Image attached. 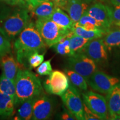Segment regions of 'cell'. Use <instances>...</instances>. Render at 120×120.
I'll return each mask as SVG.
<instances>
[{
    "label": "cell",
    "instance_id": "8fae6325",
    "mask_svg": "<svg viewBox=\"0 0 120 120\" xmlns=\"http://www.w3.org/2000/svg\"><path fill=\"white\" fill-rule=\"evenodd\" d=\"M86 12L102 23L103 28L109 30L112 25L111 7L101 2H97L88 6Z\"/></svg>",
    "mask_w": 120,
    "mask_h": 120
},
{
    "label": "cell",
    "instance_id": "cb8c5ba5",
    "mask_svg": "<svg viewBox=\"0 0 120 120\" xmlns=\"http://www.w3.org/2000/svg\"><path fill=\"white\" fill-rule=\"evenodd\" d=\"M64 72L68 76L70 82L73 86L77 87L79 89L83 90V91L87 90L88 84L85 77L79 75V73L69 68L66 69Z\"/></svg>",
    "mask_w": 120,
    "mask_h": 120
},
{
    "label": "cell",
    "instance_id": "836d02e7",
    "mask_svg": "<svg viewBox=\"0 0 120 120\" xmlns=\"http://www.w3.org/2000/svg\"><path fill=\"white\" fill-rule=\"evenodd\" d=\"M47 1H49V0H30L29 3L28 4V8L29 10H30L37 6L39 4Z\"/></svg>",
    "mask_w": 120,
    "mask_h": 120
},
{
    "label": "cell",
    "instance_id": "2e32d148",
    "mask_svg": "<svg viewBox=\"0 0 120 120\" xmlns=\"http://www.w3.org/2000/svg\"><path fill=\"white\" fill-rule=\"evenodd\" d=\"M50 19L61 27L68 31H72L75 24L70 16L58 7H56Z\"/></svg>",
    "mask_w": 120,
    "mask_h": 120
},
{
    "label": "cell",
    "instance_id": "e575fe53",
    "mask_svg": "<svg viewBox=\"0 0 120 120\" xmlns=\"http://www.w3.org/2000/svg\"><path fill=\"white\" fill-rule=\"evenodd\" d=\"M56 7H58L62 10L66 5L68 0H51Z\"/></svg>",
    "mask_w": 120,
    "mask_h": 120
},
{
    "label": "cell",
    "instance_id": "8992f818",
    "mask_svg": "<svg viewBox=\"0 0 120 120\" xmlns=\"http://www.w3.org/2000/svg\"><path fill=\"white\" fill-rule=\"evenodd\" d=\"M61 96L64 106L76 120H85L83 101L77 88L70 82L68 88Z\"/></svg>",
    "mask_w": 120,
    "mask_h": 120
},
{
    "label": "cell",
    "instance_id": "9c48e42d",
    "mask_svg": "<svg viewBox=\"0 0 120 120\" xmlns=\"http://www.w3.org/2000/svg\"><path fill=\"white\" fill-rule=\"evenodd\" d=\"M53 99L43 93L34 99L31 120H45L51 117L55 110Z\"/></svg>",
    "mask_w": 120,
    "mask_h": 120
},
{
    "label": "cell",
    "instance_id": "4316f807",
    "mask_svg": "<svg viewBox=\"0 0 120 120\" xmlns=\"http://www.w3.org/2000/svg\"><path fill=\"white\" fill-rule=\"evenodd\" d=\"M44 54L36 52L28 57L27 60L26 69L31 70L38 67L44 61Z\"/></svg>",
    "mask_w": 120,
    "mask_h": 120
},
{
    "label": "cell",
    "instance_id": "5bb4252c",
    "mask_svg": "<svg viewBox=\"0 0 120 120\" xmlns=\"http://www.w3.org/2000/svg\"><path fill=\"white\" fill-rule=\"evenodd\" d=\"M2 73L8 79L15 82L19 71V64L12 53L7 54L0 60Z\"/></svg>",
    "mask_w": 120,
    "mask_h": 120
},
{
    "label": "cell",
    "instance_id": "f546056e",
    "mask_svg": "<svg viewBox=\"0 0 120 120\" xmlns=\"http://www.w3.org/2000/svg\"><path fill=\"white\" fill-rule=\"evenodd\" d=\"M112 25L120 27V5L111 7Z\"/></svg>",
    "mask_w": 120,
    "mask_h": 120
},
{
    "label": "cell",
    "instance_id": "30bf717a",
    "mask_svg": "<svg viewBox=\"0 0 120 120\" xmlns=\"http://www.w3.org/2000/svg\"><path fill=\"white\" fill-rule=\"evenodd\" d=\"M82 98L86 106L101 120L107 119L109 111L105 97L97 93L88 91L82 94Z\"/></svg>",
    "mask_w": 120,
    "mask_h": 120
},
{
    "label": "cell",
    "instance_id": "f1b7e54d",
    "mask_svg": "<svg viewBox=\"0 0 120 120\" xmlns=\"http://www.w3.org/2000/svg\"><path fill=\"white\" fill-rule=\"evenodd\" d=\"M51 61V60H47L40 64L36 68L37 73L41 76H49L53 71Z\"/></svg>",
    "mask_w": 120,
    "mask_h": 120
},
{
    "label": "cell",
    "instance_id": "f35d334b",
    "mask_svg": "<svg viewBox=\"0 0 120 120\" xmlns=\"http://www.w3.org/2000/svg\"><path fill=\"white\" fill-rule=\"evenodd\" d=\"M100 1H101V2H105V1H106V0H99Z\"/></svg>",
    "mask_w": 120,
    "mask_h": 120
},
{
    "label": "cell",
    "instance_id": "d4e9b609",
    "mask_svg": "<svg viewBox=\"0 0 120 120\" xmlns=\"http://www.w3.org/2000/svg\"><path fill=\"white\" fill-rule=\"evenodd\" d=\"M91 41L88 38H84L73 34L70 37V47L71 56L82 52L86 45Z\"/></svg>",
    "mask_w": 120,
    "mask_h": 120
},
{
    "label": "cell",
    "instance_id": "8d00e7d4",
    "mask_svg": "<svg viewBox=\"0 0 120 120\" xmlns=\"http://www.w3.org/2000/svg\"><path fill=\"white\" fill-rule=\"evenodd\" d=\"M83 1H85V2H86L87 4H90V3L92 2L93 1H94V0H83Z\"/></svg>",
    "mask_w": 120,
    "mask_h": 120
},
{
    "label": "cell",
    "instance_id": "7a4b0ae2",
    "mask_svg": "<svg viewBox=\"0 0 120 120\" xmlns=\"http://www.w3.org/2000/svg\"><path fill=\"white\" fill-rule=\"evenodd\" d=\"M28 6H14L0 12V33L10 41H14L31 21Z\"/></svg>",
    "mask_w": 120,
    "mask_h": 120
},
{
    "label": "cell",
    "instance_id": "ac0fdd59",
    "mask_svg": "<svg viewBox=\"0 0 120 120\" xmlns=\"http://www.w3.org/2000/svg\"><path fill=\"white\" fill-rule=\"evenodd\" d=\"M56 6L51 0L45 1L30 10L32 16L37 19H50L56 8Z\"/></svg>",
    "mask_w": 120,
    "mask_h": 120
},
{
    "label": "cell",
    "instance_id": "603a6c76",
    "mask_svg": "<svg viewBox=\"0 0 120 120\" xmlns=\"http://www.w3.org/2000/svg\"><path fill=\"white\" fill-rule=\"evenodd\" d=\"M0 92L10 96L15 100V102H16V91L15 82L6 77L2 73L0 76Z\"/></svg>",
    "mask_w": 120,
    "mask_h": 120
},
{
    "label": "cell",
    "instance_id": "83f0119b",
    "mask_svg": "<svg viewBox=\"0 0 120 120\" xmlns=\"http://www.w3.org/2000/svg\"><path fill=\"white\" fill-rule=\"evenodd\" d=\"M12 52L11 41L0 33V60L7 54Z\"/></svg>",
    "mask_w": 120,
    "mask_h": 120
},
{
    "label": "cell",
    "instance_id": "5b68a950",
    "mask_svg": "<svg viewBox=\"0 0 120 120\" xmlns=\"http://www.w3.org/2000/svg\"><path fill=\"white\" fill-rule=\"evenodd\" d=\"M67 64L68 68L79 73L87 81L97 69L96 62L82 52L68 57Z\"/></svg>",
    "mask_w": 120,
    "mask_h": 120
},
{
    "label": "cell",
    "instance_id": "7c38bea8",
    "mask_svg": "<svg viewBox=\"0 0 120 120\" xmlns=\"http://www.w3.org/2000/svg\"><path fill=\"white\" fill-rule=\"evenodd\" d=\"M81 52L95 62H103L107 60V48L102 39L97 38L91 40Z\"/></svg>",
    "mask_w": 120,
    "mask_h": 120
},
{
    "label": "cell",
    "instance_id": "3957f363",
    "mask_svg": "<svg viewBox=\"0 0 120 120\" xmlns=\"http://www.w3.org/2000/svg\"><path fill=\"white\" fill-rule=\"evenodd\" d=\"M15 85L16 107L23 102L36 98L44 93L40 79L28 69H19L15 79Z\"/></svg>",
    "mask_w": 120,
    "mask_h": 120
},
{
    "label": "cell",
    "instance_id": "4dcf8cb0",
    "mask_svg": "<svg viewBox=\"0 0 120 120\" xmlns=\"http://www.w3.org/2000/svg\"><path fill=\"white\" fill-rule=\"evenodd\" d=\"M83 112H84V117L86 120H101L97 115L94 113L92 111L86 106V104L83 102Z\"/></svg>",
    "mask_w": 120,
    "mask_h": 120
},
{
    "label": "cell",
    "instance_id": "1f68e13d",
    "mask_svg": "<svg viewBox=\"0 0 120 120\" xmlns=\"http://www.w3.org/2000/svg\"><path fill=\"white\" fill-rule=\"evenodd\" d=\"M11 6H28L25 0H0Z\"/></svg>",
    "mask_w": 120,
    "mask_h": 120
},
{
    "label": "cell",
    "instance_id": "d590c367",
    "mask_svg": "<svg viewBox=\"0 0 120 120\" xmlns=\"http://www.w3.org/2000/svg\"><path fill=\"white\" fill-rule=\"evenodd\" d=\"M113 6L120 5V0H109Z\"/></svg>",
    "mask_w": 120,
    "mask_h": 120
},
{
    "label": "cell",
    "instance_id": "ffe728a7",
    "mask_svg": "<svg viewBox=\"0 0 120 120\" xmlns=\"http://www.w3.org/2000/svg\"><path fill=\"white\" fill-rule=\"evenodd\" d=\"M34 99H30L19 105V109L15 115V119L17 120H31L33 113V105Z\"/></svg>",
    "mask_w": 120,
    "mask_h": 120
},
{
    "label": "cell",
    "instance_id": "74e56055",
    "mask_svg": "<svg viewBox=\"0 0 120 120\" xmlns=\"http://www.w3.org/2000/svg\"><path fill=\"white\" fill-rule=\"evenodd\" d=\"M25 1H26V2H27V4H28V3H29L30 0H25Z\"/></svg>",
    "mask_w": 120,
    "mask_h": 120
},
{
    "label": "cell",
    "instance_id": "277c9868",
    "mask_svg": "<svg viewBox=\"0 0 120 120\" xmlns=\"http://www.w3.org/2000/svg\"><path fill=\"white\" fill-rule=\"evenodd\" d=\"M34 24L43 40L49 47H52L70 32L61 27L50 19H37Z\"/></svg>",
    "mask_w": 120,
    "mask_h": 120
},
{
    "label": "cell",
    "instance_id": "d6a6232c",
    "mask_svg": "<svg viewBox=\"0 0 120 120\" xmlns=\"http://www.w3.org/2000/svg\"><path fill=\"white\" fill-rule=\"evenodd\" d=\"M61 120H76V118L74 116L72 115V113L70 112L68 109H64L62 113L61 114L60 116Z\"/></svg>",
    "mask_w": 120,
    "mask_h": 120
},
{
    "label": "cell",
    "instance_id": "4fadbf2b",
    "mask_svg": "<svg viewBox=\"0 0 120 120\" xmlns=\"http://www.w3.org/2000/svg\"><path fill=\"white\" fill-rule=\"evenodd\" d=\"M88 4L83 0H68L63 10L66 11L75 23L78 22L87 10Z\"/></svg>",
    "mask_w": 120,
    "mask_h": 120
},
{
    "label": "cell",
    "instance_id": "44dd1931",
    "mask_svg": "<svg viewBox=\"0 0 120 120\" xmlns=\"http://www.w3.org/2000/svg\"><path fill=\"white\" fill-rule=\"evenodd\" d=\"M73 34L72 31H70L60 40L52 47L58 54L62 56H71V52L70 47V37Z\"/></svg>",
    "mask_w": 120,
    "mask_h": 120
},
{
    "label": "cell",
    "instance_id": "9a60e30c",
    "mask_svg": "<svg viewBox=\"0 0 120 120\" xmlns=\"http://www.w3.org/2000/svg\"><path fill=\"white\" fill-rule=\"evenodd\" d=\"M106 101L109 116L120 115V83L107 94Z\"/></svg>",
    "mask_w": 120,
    "mask_h": 120
},
{
    "label": "cell",
    "instance_id": "ba28073f",
    "mask_svg": "<svg viewBox=\"0 0 120 120\" xmlns=\"http://www.w3.org/2000/svg\"><path fill=\"white\" fill-rule=\"evenodd\" d=\"M90 87L96 91L107 94L114 87L120 83L118 78L109 76L102 71H95L87 81Z\"/></svg>",
    "mask_w": 120,
    "mask_h": 120
},
{
    "label": "cell",
    "instance_id": "7402d4cb",
    "mask_svg": "<svg viewBox=\"0 0 120 120\" xmlns=\"http://www.w3.org/2000/svg\"><path fill=\"white\" fill-rule=\"evenodd\" d=\"M79 26H80L86 30H96L98 29H105L101 23L94 19V17L85 12L80 18L79 21L76 22ZM106 30V29H105Z\"/></svg>",
    "mask_w": 120,
    "mask_h": 120
},
{
    "label": "cell",
    "instance_id": "e0dca14e",
    "mask_svg": "<svg viewBox=\"0 0 120 120\" xmlns=\"http://www.w3.org/2000/svg\"><path fill=\"white\" fill-rule=\"evenodd\" d=\"M16 106L15 100L8 94L0 92V117H10L15 113Z\"/></svg>",
    "mask_w": 120,
    "mask_h": 120
},
{
    "label": "cell",
    "instance_id": "52a82bcc",
    "mask_svg": "<svg viewBox=\"0 0 120 120\" xmlns=\"http://www.w3.org/2000/svg\"><path fill=\"white\" fill-rule=\"evenodd\" d=\"M70 86V80L65 72L55 70L49 75L43 83V87L48 94L62 96Z\"/></svg>",
    "mask_w": 120,
    "mask_h": 120
},
{
    "label": "cell",
    "instance_id": "484cf974",
    "mask_svg": "<svg viewBox=\"0 0 120 120\" xmlns=\"http://www.w3.org/2000/svg\"><path fill=\"white\" fill-rule=\"evenodd\" d=\"M102 40L109 51L114 47L120 46V28L111 31H109Z\"/></svg>",
    "mask_w": 120,
    "mask_h": 120
},
{
    "label": "cell",
    "instance_id": "d6986e66",
    "mask_svg": "<svg viewBox=\"0 0 120 120\" xmlns=\"http://www.w3.org/2000/svg\"><path fill=\"white\" fill-rule=\"evenodd\" d=\"M109 30L105 29H98L96 30H86L82 27L79 26L76 23H75L73 27L72 30V31L73 32V34L79 36L84 38L90 39L92 40L94 39L100 38L104 36L107 34Z\"/></svg>",
    "mask_w": 120,
    "mask_h": 120
},
{
    "label": "cell",
    "instance_id": "6da1fadb",
    "mask_svg": "<svg viewBox=\"0 0 120 120\" xmlns=\"http://www.w3.org/2000/svg\"><path fill=\"white\" fill-rule=\"evenodd\" d=\"M47 45L31 21L14 40L13 49L19 66L26 68L28 57L34 53H45Z\"/></svg>",
    "mask_w": 120,
    "mask_h": 120
}]
</instances>
